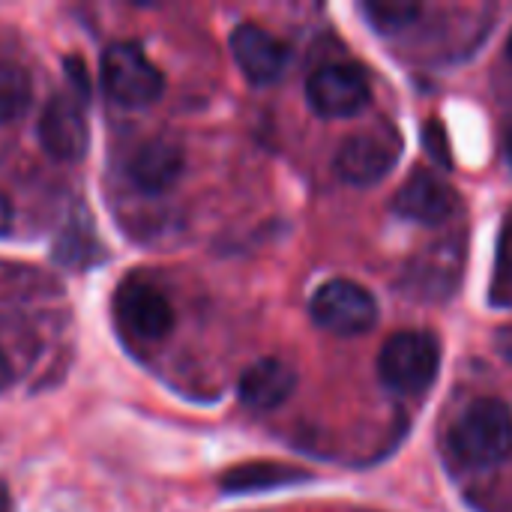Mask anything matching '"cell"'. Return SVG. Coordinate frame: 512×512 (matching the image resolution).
Wrapping results in <instances>:
<instances>
[{
  "label": "cell",
  "mask_w": 512,
  "mask_h": 512,
  "mask_svg": "<svg viewBox=\"0 0 512 512\" xmlns=\"http://www.w3.org/2000/svg\"><path fill=\"white\" fill-rule=\"evenodd\" d=\"M393 210L420 225H444L459 210L456 189L432 171H414L396 192Z\"/></svg>",
  "instance_id": "obj_10"
},
{
  "label": "cell",
  "mask_w": 512,
  "mask_h": 512,
  "mask_svg": "<svg viewBox=\"0 0 512 512\" xmlns=\"http://www.w3.org/2000/svg\"><path fill=\"white\" fill-rule=\"evenodd\" d=\"M312 321L333 336H363L378 321V303L363 285L333 279L315 291Z\"/></svg>",
  "instance_id": "obj_4"
},
{
  "label": "cell",
  "mask_w": 512,
  "mask_h": 512,
  "mask_svg": "<svg viewBox=\"0 0 512 512\" xmlns=\"http://www.w3.org/2000/svg\"><path fill=\"white\" fill-rule=\"evenodd\" d=\"M294 390H297V372L276 357H264L252 363L237 384L240 402L252 411H276L291 399Z\"/></svg>",
  "instance_id": "obj_13"
},
{
  "label": "cell",
  "mask_w": 512,
  "mask_h": 512,
  "mask_svg": "<svg viewBox=\"0 0 512 512\" xmlns=\"http://www.w3.org/2000/svg\"><path fill=\"white\" fill-rule=\"evenodd\" d=\"M309 480L306 471H297L291 465H279V462H249L240 468H231L222 477V489L243 495V492H267V489H279V486H291V483H303Z\"/></svg>",
  "instance_id": "obj_14"
},
{
  "label": "cell",
  "mask_w": 512,
  "mask_h": 512,
  "mask_svg": "<svg viewBox=\"0 0 512 512\" xmlns=\"http://www.w3.org/2000/svg\"><path fill=\"white\" fill-rule=\"evenodd\" d=\"M231 54H234L240 72L252 84L279 81L285 72V63H288L285 45L270 30H264L261 24H240L231 33Z\"/></svg>",
  "instance_id": "obj_11"
},
{
  "label": "cell",
  "mask_w": 512,
  "mask_h": 512,
  "mask_svg": "<svg viewBox=\"0 0 512 512\" xmlns=\"http://www.w3.org/2000/svg\"><path fill=\"white\" fill-rule=\"evenodd\" d=\"M402 153L399 135L390 129H366L342 141L336 153V174L351 186L381 183Z\"/></svg>",
  "instance_id": "obj_6"
},
{
  "label": "cell",
  "mask_w": 512,
  "mask_h": 512,
  "mask_svg": "<svg viewBox=\"0 0 512 512\" xmlns=\"http://www.w3.org/2000/svg\"><path fill=\"white\" fill-rule=\"evenodd\" d=\"M501 342H510V348H507L504 354L510 357V363H512V333H504V339H501Z\"/></svg>",
  "instance_id": "obj_22"
},
{
  "label": "cell",
  "mask_w": 512,
  "mask_h": 512,
  "mask_svg": "<svg viewBox=\"0 0 512 512\" xmlns=\"http://www.w3.org/2000/svg\"><path fill=\"white\" fill-rule=\"evenodd\" d=\"M507 156H510V165H512V132H510V138H507Z\"/></svg>",
  "instance_id": "obj_23"
},
{
  "label": "cell",
  "mask_w": 512,
  "mask_h": 512,
  "mask_svg": "<svg viewBox=\"0 0 512 512\" xmlns=\"http://www.w3.org/2000/svg\"><path fill=\"white\" fill-rule=\"evenodd\" d=\"M126 174L135 189L147 195H159L171 189L183 174V150L165 138L144 141L126 162Z\"/></svg>",
  "instance_id": "obj_12"
},
{
  "label": "cell",
  "mask_w": 512,
  "mask_h": 512,
  "mask_svg": "<svg viewBox=\"0 0 512 512\" xmlns=\"http://www.w3.org/2000/svg\"><path fill=\"white\" fill-rule=\"evenodd\" d=\"M87 141H90V129L78 96L72 90L51 96V102L39 117L42 150L60 162H75L87 153Z\"/></svg>",
  "instance_id": "obj_8"
},
{
  "label": "cell",
  "mask_w": 512,
  "mask_h": 512,
  "mask_svg": "<svg viewBox=\"0 0 512 512\" xmlns=\"http://www.w3.org/2000/svg\"><path fill=\"white\" fill-rule=\"evenodd\" d=\"M120 330L138 342H162L174 327V309L162 291L147 282H126L114 297Z\"/></svg>",
  "instance_id": "obj_7"
},
{
  "label": "cell",
  "mask_w": 512,
  "mask_h": 512,
  "mask_svg": "<svg viewBox=\"0 0 512 512\" xmlns=\"http://www.w3.org/2000/svg\"><path fill=\"white\" fill-rule=\"evenodd\" d=\"M438 366H441V348L435 336L417 330L393 336L378 357L381 381L405 396L429 390L438 375Z\"/></svg>",
  "instance_id": "obj_3"
},
{
  "label": "cell",
  "mask_w": 512,
  "mask_h": 512,
  "mask_svg": "<svg viewBox=\"0 0 512 512\" xmlns=\"http://www.w3.org/2000/svg\"><path fill=\"white\" fill-rule=\"evenodd\" d=\"M423 6L420 3H369L366 15L372 18V24L384 33L390 30H405L408 24H414L420 18Z\"/></svg>",
  "instance_id": "obj_17"
},
{
  "label": "cell",
  "mask_w": 512,
  "mask_h": 512,
  "mask_svg": "<svg viewBox=\"0 0 512 512\" xmlns=\"http://www.w3.org/2000/svg\"><path fill=\"white\" fill-rule=\"evenodd\" d=\"M306 99H309L315 114H321L327 120H342V117L360 114L369 105L372 87H369V78L360 66L327 63L309 75Z\"/></svg>",
  "instance_id": "obj_5"
},
{
  "label": "cell",
  "mask_w": 512,
  "mask_h": 512,
  "mask_svg": "<svg viewBox=\"0 0 512 512\" xmlns=\"http://www.w3.org/2000/svg\"><path fill=\"white\" fill-rule=\"evenodd\" d=\"M507 54H510V60H512V36H510V42H507Z\"/></svg>",
  "instance_id": "obj_24"
},
{
  "label": "cell",
  "mask_w": 512,
  "mask_h": 512,
  "mask_svg": "<svg viewBox=\"0 0 512 512\" xmlns=\"http://www.w3.org/2000/svg\"><path fill=\"white\" fill-rule=\"evenodd\" d=\"M9 384H12V366H9V360L3 357V351H0V393H3Z\"/></svg>",
  "instance_id": "obj_20"
},
{
  "label": "cell",
  "mask_w": 512,
  "mask_h": 512,
  "mask_svg": "<svg viewBox=\"0 0 512 512\" xmlns=\"http://www.w3.org/2000/svg\"><path fill=\"white\" fill-rule=\"evenodd\" d=\"M426 141H429V153L438 159V162H444V165H450L453 159H450V150H447V135H444V129L438 126V123H429V129H426Z\"/></svg>",
  "instance_id": "obj_18"
},
{
  "label": "cell",
  "mask_w": 512,
  "mask_h": 512,
  "mask_svg": "<svg viewBox=\"0 0 512 512\" xmlns=\"http://www.w3.org/2000/svg\"><path fill=\"white\" fill-rule=\"evenodd\" d=\"M12 231V201L0 192V237Z\"/></svg>",
  "instance_id": "obj_19"
},
{
  "label": "cell",
  "mask_w": 512,
  "mask_h": 512,
  "mask_svg": "<svg viewBox=\"0 0 512 512\" xmlns=\"http://www.w3.org/2000/svg\"><path fill=\"white\" fill-rule=\"evenodd\" d=\"M0 512H9V489L0 483Z\"/></svg>",
  "instance_id": "obj_21"
},
{
  "label": "cell",
  "mask_w": 512,
  "mask_h": 512,
  "mask_svg": "<svg viewBox=\"0 0 512 512\" xmlns=\"http://www.w3.org/2000/svg\"><path fill=\"white\" fill-rule=\"evenodd\" d=\"M492 303L512 306V222L504 225L495 255V276H492Z\"/></svg>",
  "instance_id": "obj_16"
},
{
  "label": "cell",
  "mask_w": 512,
  "mask_h": 512,
  "mask_svg": "<svg viewBox=\"0 0 512 512\" xmlns=\"http://www.w3.org/2000/svg\"><path fill=\"white\" fill-rule=\"evenodd\" d=\"M99 78L105 93L123 108H147L162 96L165 78L138 42H114L102 54Z\"/></svg>",
  "instance_id": "obj_2"
},
{
  "label": "cell",
  "mask_w": 512,
  "mask_h": 512,
  "mask_svg": "<svg viewBox=\"0 0 512 512\" xmlns=\"http://www.w3.org/2000/svg\"><path fill=\"white\" fill-rule=\"evenodd\" d=\"M33 99V81L18 63H0V123L18 120Z\"/></svg>",
  "instance_id": "obj_15"
},
{
  "label": "cell",
  "mask_w": 512,
  "mask_h": 512,
  "mask_svg": "<svg viewBox=\"0 0 512 512\" xmlns=\"http://www.w3.org/2000/svg\"><path fill=\"white\" fill-rule=\"evenodd\" d=\"M450 447L471 471H492L512 456V414L501 399H477L453 426Z\"/></svg>",
  "instance_id": "obj_1"
},
{
  "label": "cell",
  "mask_w": 512,
  "mask_h": 512,
  "mask_svg": "<svg viewBox=\"0 0 512 512\" xmlns=\"http://www.w3.org/2000/svg\"><path fill=\"white\" fill-rule=\"evenodd\" d=\"M465 246L459 237L429 246L405 270V291L420 300H444L456 291L462 276Z\"/></svg>",
  "instance_id": "obj_9"
}]
</instances>
